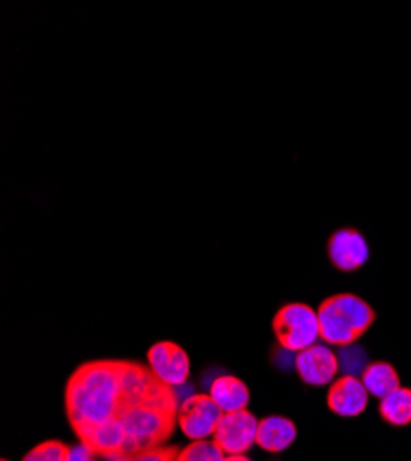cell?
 I'll return each instance as SVG.
<instances>
[{"instance_id":"cell-18","label":"cell","mask_w":411,"mask_h":461,"mask_svg":"<svg viewBox=\"0 0 411 461\" xmlns=\"http://www.w3.org/2000/svg\"><path fill=\"white\" fill-rule=\"evenodd\" d=\"M179 454L177 447H157L154 450H146V452H138V454H131V456H122L117 459L111 461H175Z\"/></svg>"},{"instance_id":"cell-12","label":"cell","mask_w":411,"mask_h":461,"mask_svg":"<svg viewBox=\"0 0 411 461\" xmlns=\"http://www.w3.org/2000/svg\"><path fill=\"white\" fill-rule=\"evenodd\" d=\"M209 395L223 413L247 410V404L251 401L247 384L235 375L216 376L209 386Z\"/></svg>"},{"instance_id":"cell-6","label":"cell","mask_w":411,"mask_h":461,"mask_svg":"<svg viewBox=\"0 0 411 461\" xmlns=\"http://www.w3.org/2000/svg\"><path fill=\"white\" fill-rule=\"evenodd\" d=\"M258 420L249 410L223 413L212 441L226 456H242L256 445Z\"/></svg>"},{"instance_id":"cell-3","label":"cell","mask_w":411,"mask_h":461,"mask_svg":"<svg viewBox=\"0 0 411 461\" xmlns=\"http://www.w3.org/2000/svg\"><path fill=\"white\" fill-rule=\"evenodd\" d=\"M317 318L321 341L335 348H347L371 329L377 312L360 295L335 294L321 301Z\"/></svg>"},{"instance_id":"cell-5","label":"cell","mask_w":411,"mask_h":461,"mask_svg":"<svg viewBox=\"0 0 411 461\" xmlns=\"http://www.w3.org/2000/svg\"><path fill=\"white\" fill-rule=\"evenodd\" d=\"M221 417L223 411L209 393H194L181 399L177 410V425L189 439L203 441L214 436Z\"/></svg>"},{"instance_id":"cell-4","label":"cell","mask_w":411,"mask_h":461,"mask_svg":"<svg viewBox=\"0 0 411 461\" xmlns=\"http://www.w3.org/2000/svg\"><path fill=\"white\" fill-rule=\"evenodd\" d=\"M272 329L281 349L297 355L319 339L317 311L307 303H286L273 316Z\"/></svg>"},{"instance_id":"cell-8","label":"cell","mask_w":411,"mask_h":461,"mask_svg":"<svg viewBox=\"0 0 411 461\" xmlns=\"http://www.w3.org/2000/svg\"><path fill=\"white\" fill-rule=\"evenodd\" d=\"M293 367L307 386L321 388L330 386L338 378L335 375L340 373V358L326 343H316L295 355Z\"/></svg>"},{"instance_id":"cell-1","label":"cell","mask_w":411,"mask_h":461,"mask_svg":"<svg viewBox=\"0 0 411 461\" xmlns=\"http://www.w3.org/2000/svg\"><path fill=\"white\" fill-rule=\"evenodd\" d=\"M181 399L147 366L124 360L122 397L113 419L78 434L98 457L107 461L163 447L177 422Z\"/></svg>"},{"instance_id":"cell-19","label":"cell","mask_w":411,"mask_h":461,"mask_svg":"<svg viewBox=\"0 0 411 461\" xmlns=\"http://www.w3.org/2000/svg\"><path fill=\"white\" fill-rule=\"evenodd\" d=\"M67 461H98V456L91 447L80 441V445L76 447H68Z\"/></svg>"},{"instance_id":"cell-14","label":"cell","mask_w":411,"mask_h":461,"mask_svg":"<svg viewBox=\"0 0 411 461\" xmlns=\"http://www.w3.org/2000/svg\"><path fill=\"white\" fill-rule=\"evenodd\" d=\"M379 413L391 427L402 429L411 425V388L400 386L388 397L380 399Z\"/></svg>"},{"instance_id":"cell-17","label":"cell","mask_w":411,"mask_h":461,"mask_svg":"<svg viewBox=\"0 0 411 461\" xmlns=\"http://www.w3.org/2000/svg\"><path fill=\"white\" fill-rule=\"evenodd\" d=\"M68 456V445L61 441H45L33 447L22 461H67Z\"/></svg>"},{"instance_id":"cell-20","label":"cell","mask_w":411,"mask_h":461,"mask_svg":"<svg viewBox=\"0 0 411 461\" xmlns=\"http://www.w3.org/2000/svg\"><path fill=\"white\" fill-rule=\"evenodd\" d=\"M226 461H251V459L246 454H242V456H228Z\"/></svg>"},{"instance_id":"cell-10","label":"cell","mask_w":411,"mask_h":461,"mask_svg":"<svg viewBox=\"0 0 411 461\" xmlns=\"http://www.w3.org/2000/svg\"><path fill=\"white\" fill-rule=\"evenodd\" d=\"M369 392L365 390L362 378L351 376V375H342L340 378H335L326 393V404L332 413L338 417L353 419L360 417L369 404Z\"/></svg>"},{"instance_id":"cell-11","label":"cell","mask_w":411,"mask_h":461,"mask_svg":"<svg viewBox=\"0 0 411 461\" xmlns=\"http://www.w3.org/2000/svg\"><path fill=\"white\" fill-rule=\"evenodd\" d=\"M297 439L295 422L284 415H268L258 420L256 445L270 452L279 454L290 448Z\"/></svg>"},{"instance_id":"cell-2","label":"cell","mask_w":411,"mask_h":461,"mask_svg":"<svg viewBox=\"0 0 411 461\" xmlns=\"http://www.w3.org/2000/svg\"><path fill=\"white\" fill-rule=\"evenodd\" d=\"M124 360H91L74 371L65 388V411L78 434L111 420L122 397Z\"/></svg>"},{"instance_id":"cell-15","label":"cell","mask_w":411,"mask_h":461,"mask_svg":"<svg viewBox=\"0 0 411 461\" xmlns=\"http://www.w3.org/2000/svg\"><path fill=\"white\" fill-rule=\"evenodd\" d=\"M226 457L228 456L223 454V450L212 439H203L192 441L191 445L181 448L175 461H226Z\"/></svg>"},{"instance_id":"cell-7","label":"cell","mask_w":411,"mask_h":461,"mask_svg":"<svg viewBox=\"0 0 411 461\" xmlns=\"http://www.w3.org/2000/svg\"><path fill=\"white\" fill-rule=\"evenodd\" d=\"M147 367L170 388H181L191 376V358L175 341H157L147 351Z\"/></svg>"},{"instance_id":"cell-9","label":"cell","mask_w":411,"mask_h":461,"mask_svg":"<svg viewBox=\"0 0 411 461\" xmlns=\"http://www.w3.org/2000/svg\"><path fill=\"white\" fill-rule=\"evenodd\" d=\"M330 264L344 274L358 272L369 260V244L360 230L353 227L338 229L330 235L326 244Z\"/></svg>"},{"instance_id":"cell-16","label":"cell","mask_w":411,"mask_h":461,"mask_svg":"<svg viewBox=\"0 0 411 461\" xmlns=\"http://www.w3.org/2000/svg\"><path fill=\"white\" fill-rule=\"evenodd\" d=\"M340 349H342V353L338 355V358H340V371H344V375L358 376L371 364L367 360V353L362 348H358L356 343L347 345V348H340Z\"/></svg>"},{"instance_id":"cell-13","label":"cell","mask_w":411,"mask_h":461,"mask_svg":"<svg viewBox=\"0 0 411 461\" xmlns=\"http://www.w3.org/2000/svg\"><path fill=\"white\" fill-rule=\"evenodd\" d=\"M362 382L369 395L379 401L393 393L397 388H400L398 371L395 369V366L384 360L371 362L362 373Z\"/></svg>"},{"instance_id":"cell-21","label":"cell","mask_w":411,"mask_h":461,"mask_svg":"<svg viewBox=\"0 0 411 461\" xmlns=\"http://www.w3.org/2000/svg\"><path fill=\"white\" fill-rule=\"evenodd\" d=\"M3 461H8V459H3Z\"/></svg>"}]
</instances>
